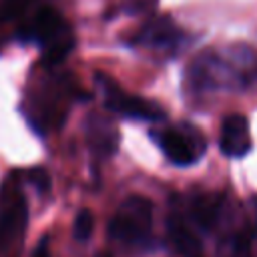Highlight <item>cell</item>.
<instances>
[{"instance_id":"obj_7","label":"cell","mask_w":257,"mask_h":257,"mask_svg":"<svg viewBox=\"0 0 257 257\" xmlns=\"http://www.w3.org/2000/svg\"><path fill=\"white\" fill-rule=\"evenodd\" d=\"M135 42L153 50L173 52L183 42V32L175 26V22L167 16H157L149 20L135 36Z\"/></svg>"},{"instance_id":"obj_8","label":"cell","mask_w":257,"mask_h":257,"mask_svg":"<svg viewBox=\"0 0 257 257\" xmlns=\"http://www.w3.org/2000/svg\"><path fill=\"white\" fill-rule=\"evenodd\" d=\"M219 149L225 157L241 159L251 149L249 120L243 114H227L219 131Z\"/></svg>"},{"instance_id":"obj_5","label":"cell","mask_w":257,"mask_h":257,"mask_svg":"<svg viewBox=\"0 0 257 257\" xmlns=\"http://www.w3.org/2000/svg\"><path fill=\"white\" fill-rule=\"evenodd\" d=\"M28 223V205L16 175H10L0 187V249L20 241Z\"/></svg>"},{"instance_id":"obj_15","label":"cell","mask_w":257,"mask_h":257,"mask_svg":"<svg viewBox=\"0 0 257 257\" xmlns=\"http://www.w3.org/2000/svg\"><path fill=\"white\" fill-rule=\"evenodd\" d=\"M24 177H26V181L30 185H34V189L38 193H46L50 189V175H48V171L44 167H32V169L26 171Z\"/></svg>"},{"instance_id":"obj_11","label":"cell","mask_w":257,"mask_h":257,"mask_svg":"<svg viewBox=\"0 0 257 257\" xmlns=\"http://www.w3.org/2000/svg\"><path fill=\"white\" fill-rule=\"evenodd\" d=\"M88 143L98 155L110 157L118 147V131L112 122L94 114L88 124Z\"/></svg>"},{"instance_id":"obj_6","label":"cell","mask_w":257,"mask_h":257,"mask_svg":"<svg viewBox=\"0 0 257 257\" xmlns=\"http://www.w3.org/2000/svg\"><path fill=\"white\" fill-rule=\"evenodd\" d=\"M98 82L102 86L106 106L116 114L135 118V120H153V122H159L165 118V110L155 100H149L139 94H131L122 86H118L112 78L102 74H98Z\"/></svg>"},{"instance_id":"obj_1","label":"cell","mask_w":257,"mask_h":257,"mask_svg":"<svg viewBox=\"0 0 257 257\" xmlns=\"http://www.w3.org/2000/svg\"><path fill=\"white\" fill-rule=\"evenodd\" d=\"M76 90L78 88L72 86V80L66 74H52L30 88L22 112L34 131L50 133L64 122Z\"/></svg>"},{"instance_id":"obj_17","label":"cell","mask_w":257,"mask_h":257,"mask_svg":"<svg viewBox=\"0 0 257 257\" xmlns=\"http://www.w3.org/2000/svg\"><path fill=\"white\" fill-rule=\"evenodd\" d=\"M98 257H110V255H98Z\"/></svg>"},{"instance_id":"obj_12","label":"cell","mask_w":257,"mask_h":257,"mask_svg":"<svg viewBox=\"0 0 257 257\" xmlns=\"http://www.w3.org/2000/svg\"><path fill=\"white\" fill-rule=\"evenodd\" d=\"M92 229H94V215H92V211L80 209L76 213V217H74V223H72V235H74V239L76 241L90 239Z\"/></svg>"},{"instance_id":"obj_3","label":"cell","mask_w":257,"mask_h":257,"mask_svg":"<svg viewBox=\"0 0 257 257\" xmlns=\"http://www.w3.org/2000/svg\"><path fill=\"white\" fill-rule=\"evenodd\" d=\"M153 227V205L147 197L131 195L126 197L108 223V233L114 241L139 247L151 239Z\"/></svg>"},{"instance_id":"obj_14","label":"cell","mask_w":257,"mask_h":257,"mask_svg":"<svg viewBox=\"0 0 257 257\" xmlns=\"http://www.w3.org/2000/svg\"><path fill=\"white\" fill-rule=\"evenodd\" d=\"M253 251V237L251 231H241L237 237L231 241V257H251Z\"/></svg>"},{"instance_id":"obj_16","label":"cell","mask_w":257,"mask_h":257,"mask_svg":"<svg viewBox=\"0 0 257 257\" xmlns=\"http://www.w3.org/2000/svg\"><path fill=\"white\" fill-rule=\"evenodd\" d=\"M46 243H48V239H42V243L36 247V253H34L32 257H48V247H46Z\"/></svg>"},{"instance_id":"obj_10","label":"cell","mask_w":257,"mask_h":257,"mask_svg":"<svg viewBox=\"0 0 257 257\" xmlns=\"http://www.w3.org/2000/svg\"><path fill=\"white\" fill-rule=\"evenodd\" d=\"M221 211H223V197L217 193H199L191 201V219L205 233L215 229V225L221 219Z\"/></svg>"},{"instance_id":"obj_13","label":"cell","mask_w":257,"mask_h":257,"mask_svg":"<svg viewBox=\"0 0 257 257\" xmlns=\"http://www.w3.org/2000/svg\"><path fill=\"white\" fill-rule=\"evenodd\" d=\"M32 0H0V20H16L26 14Z\"/></svg>"},{"instance_id":"obj_9","label":"cell","mask_w":257,"mask_h":257,"mask_svg":"<svg viewBox=\"0 0 257 257\" xmlns=\"http://www.w3.org/2000/svg\"><path fill=\"white\" fill-rule=\"evenodd\" d=\"M167 233H169V241L175 247V251L181 257H203V245L199 241V237L193 233V229L187 225V221L173 213L167 219Z\"/></svg>"},{"instance_id":"obj_18","label":"cell","mask_w":257,"mask_h":257,"mask_svg":"<svg viewBox=\"0 0 257 257\" xmlns=\"http://www.w3.org/2000/svg\"><path fill=\"white\" fill-rule=\"evenodd\" d=\"M255 205H257V199H255Z\"/></svg>"},{"instance_id":"obj_4","label":"cell","mask_w":257,"mask_h":257,"mask_svg":"<svg viewBox=\"0 0 257 257\" xmlns=\"http://www.w3.org/2000/svg\"><path fill=\"white\" fill-rule=\"evenodd\" d=\"M151 139L157 143L163 155L177 167L195 165L207 151V141L203 133L189 122L151 131Z\"/></svg>"},{"instance_id":"obj_2","label":"cell","mask_w":257,"mask_h":257,"mask_svg":"<svg viewBox=\"0 0 257 257\" xmlns=\"http://www.w3.org/2000/svg\"><path fill=\"white\" fill-rule=\"evenodd\" d=\"M18 36L26 42H36L42 50V66L54 68L74 48V34L66 18L52 6L38 8L26 24L20 26Z\"/></svg>"}]
</instances>
